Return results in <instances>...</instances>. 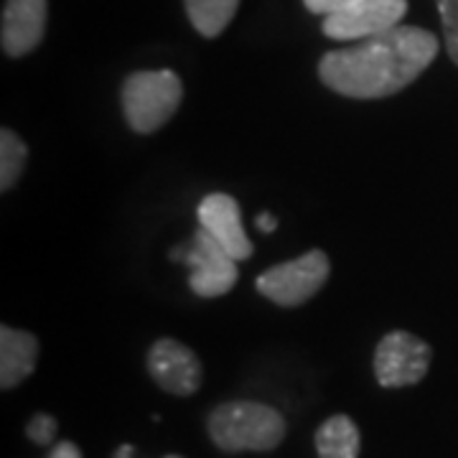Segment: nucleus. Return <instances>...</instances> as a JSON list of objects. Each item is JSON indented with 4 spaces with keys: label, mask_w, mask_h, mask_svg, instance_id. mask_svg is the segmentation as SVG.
<instances>
[{
    "label": "nucleus",
    "mask_w": 458,
    "mask_h": 458,
    "mask_svg": "<svg viewBox=\"0 0 458 458\" xmlns=\"http://www.w3.org/2000/svg\"><path fill=\"white\" fill-rule=\"evenodd\" d=\"M438 56V38L420 26H394L328 51L318 77L331 92L352 99L393 98L415 82Z\"/></svg>",
    "instance_id": "1"
},
{
    "label": "nucleus",
    "mask_w": 458,
    "mask_h": 458,
    "mask_svg": "<svg viewBox=\"0 0 458 458\" xmlns=\"http://www.w3.org/2000/svg\"><path fill=\"white\" fill-rule=\"evenodd\" d=\"M207 430L214 445L227 454L273 451L285 438V418L270 405L232 400L209 412Z\"/></svg>",
    "instance_id": "2"
},
{
    "label": "nucleus",
    "mask_w": 458,
    "mask_h": 458,
    "mask_svg": "<svg viewBox=\"0 0 458 458\" xmlns=\"http://www.w3.org/2000/svg\"><path fill=\"white\" fill-rule=\"evenodd\" d=\"M181 99H183V84L179 74L171 69L132 72L120 89L125 123L143 135L161 131L176 114Z\"/></svg>",
    "instance_id": "3"
},
{
    "label": "nucleus",
    "mask_w": 458,
    "mask_h": 458,
    "mask_svg": "<svg viewBox=\"0 0 458 458\" xmlns=\"http://www.w3.org/2000/svg\"><path fill=\"white\" fill-rule=\"evenodd\" d=\"M171 260L189 265L191 276L189 285L199 298H219L227 295L240 278L237 260L229 255L225 247L214 240L207 229L199 227L191 237V242L171 250Z\"/></svg>",
    "instance_id": "4"
},
{
    "label": "nucleus",
    "mask_w": 458,
    "mask_h": 458,
    "mask_svg": "<svg viewBox=\"0 0 458 458\" xmlns=\"http://www.w3.org/2000/svg\"><path fill=\"white\" fill-rule=\"evenodd\" d=\"M331 273V262L324 250H311L301 258L280 262L276 267H267L258 278V291L267 301L295 309L311 301L313 295L324 288Z\"/></svg>",
    "instance_id": "5"
},
{
    "label": "nucleus",
    "mask_w": 458,
    "mask_h": 458,
    "mask_svg": "<svg viewBox=\"0 0 458 458\" xmlns=\"http://www.w3.org/2000/svg\"><path fill=\"white\" fill-rule=\"evenodd\" d=\"M433 349L410 331H390L375 349V377L382 387H410L428 375Z\"/></svg>",
    "instance_id": "6"
},
{
    "label": "nucleus",
    "mask_w": 458,
    "mask_h": 458,
    "mask_svg": "<svg viewBox=\"0 0 458 458\" xmlns=\"http://www.w3.org/2000/svg\"><path fill=\"white\" fill-rule=\"evenodd\" d=\"M408 0H360L339 13L324 18V33L334 41H361L400 26Z\"/></svg>",
    "instance_id": "7"
},
{
    "label": "nucleus",
    "mask_w": 458,
    "mask_h": 458,
    "mask_svg": "<svg viewBox=\"0 0 458 458\" xmlns=\"http://www.w3.org/2000/svg\"><path fill=\"white\" fill-rule=\"evenodd\" d=\"M146 361L148 375L168 394L189 397L201 387V379H204L201 361L186 344L164 336L148 349Z\"/></svg>",
    "instance_id": "8"
},
{
    "label": "nucleus",
    "mask_w": 458,
    "mask_h": 458,
    "mask_svg": "<svg viewBox=\"0 0 458 458\" xmlns=\"http://www.w3.org/2000/svg\"><path fill=\"white\" fill-rule=\"evenodd\" d=\"M49 0H5L0 18V44L3 51L18 59L31 54L47 33Z\"/></svg>",
    "instance_id": "9"
},
{
    "label": "nucleus",
    "mask_w": 458,
    "mask_h": 458,
    "mask_svg": "<svg viewBox=\"0 0 458 458\" xmlns=\"http://www.w3.org/2000/svg\"><path fill=\"white\" fill-rule=\"evenodd\" d=\"M199 225H201V229H207L237 262L247 260L252 255V242H250L245 227H242L240 204L229 194L214 191V194H207L201 199Z\"/></svg>",
    "instance_id": "10"
},
{
    "label": "nucleus",
    "mask_w": 458,
    "mask_h": 458,
    "mask_svg": "<svg viewBox=\"0 0 458 458\" xmlns=\"http://www.w3.org/2000/svg\"><path fill=\"white\" fill-rule=\"evenodd\" d=\"M38 360V342L31 331L0 327V387L13 390L26 377H31Z\"/></svg>",
    "instance_id": "11"
},
{
    "label": "nucleus",
    "mask_w": 458,
    "mask_h": 458,
    "mask_svg": "<svg viewBox=\"0 0 458 458\" xmlns=\"http://www.w3.org/2000/svg\"><path fill=\"white\" fill-rule=\"evenodd\" d=\"M313 441L318 458H360V428L349 415H331L316 430Z\"/></svg>",
    "instance_id": "12"
},
{
    "label": "nucleus",
    "mask_w": 458,
    "mask_h": 458,
    "mask_svg": "<svg viewBox=\"0 0 458 458\" xmlns=\"http://www.w3.org/2000/svg\"><path fill=\"white\" fill-rule=\"evenodd\" d=\"M186 16L204 38H216L232 23L240 0H183Z\"/></svg>",
    "instance_id": "13"
},
{
    "label": "nucleus",
    "mask_w": 458,
    "mask_h": 458,
    "mask_svg": "<svg viewBox=\"0 0 458 458\" xmlns=\"http://www.w3.org/2000/svg\"><path fill=\"white\" fill-rule=\"evenodd\" d=\"M29 164V146L11 128L0 131V189L11 191Z\"/></svg>",
    "instance_id": "14"
},
{
    "label": "nucleus",
    "mask_w": 458,
    "mask_h": 458,
    "mask_svg": "<svg viewBox=\"0 0 458 458\" xmlns=\"http://www.w3.org/2000/svg\"><path fill=\"white\" fill-rule=\"evenodd\" d=\"M443 23V41L451 62L458 66V0H436Z\"/></svg>",
    "instance_id": "15"
},
{
    "label": "nucleus",
    "mask_w": 458,
    "mask_h": 458,
    "mask_svg": "<svg viewBox=\"0 0 458 458\" xmlns=\"http://www.w3.org/2000/svg\"><path fill=\"white\" fill-rule=\"evenodd\" d=\"M26 436L36 445H51L54 438H56V420L51 415H47V412H38V415H33L31 420H29Z\"/></svg>",
    "instance_id": "16"
},
{
    "label": "nucleus",
    "mask_w": 458,
    "mask_h": 458,
    "mask_svg": "<svg viewBox=\"0 0 458 458\" xmlns=\"http://www.w3.org/2000/svg\"><path fill=\"white\" fill-rule=\"evenodd\" d=\"M354 3H360V0H303L306 11L313 16H331V13H339Z\"/></svg>",
    "instance_id": "17"
},
{
    "label": "nucleus",
    "mask_w": 458,
    "mask_h": 458,
    "mask_svg": "<svg viewBox=\"0 0 458 458\" xmlns=\"http://www.w3.org/2000/svg\"><path fill=\"white\" fill-rule=\"evenodd\" d=\"M49 458H82V451H80L72 441H62L51 448Z\"/></svg>",
    "instance_id": "18"
},
{
    "label": "nucleus",
    "mask_w": 458,
    "mask_h": 458,
    "mask_svg": "<svg viewBox=\"0 0 458 458\" xmlns=\"http://www.w3.org/2000/svg\"><path fill=\"white\" fill-rule=\"evenodd\" d=\"M258 227H260L265 234L276 232V227H278V219H276V214H270V212L258 214Z\"/></svg>",
    "instance_id": "19"
},
{
    "label": "nucleus",
    "mask_w": 458,
    "mask_h": 458,
    "mask_svg": "<svg viewBox=\"0 0 458 458\" xmlns=\"http://www.w3.org/2000/svg\"><path fill=\"white\" fill-rule=\"evenodd\" d=\"M132 454H135V448H132L131 443H123L113 454V458H132Z\"/></svg>",
    "instance_id": "20"
},
{
    "label": "nucleus",
    "mask_w": 458,
    "mask_h": 458,
    "mask_svg": "<svg viewBox=\"0 0 458 458\" xmlns=\"http://www.w3.org/2000/svg\"><path fill=\"white\" fill-rule=\"evenodd\" d=\"M165 458H183V456H165Z\"/></svg>",
    "instance_id": "21"
}]
</instances>
